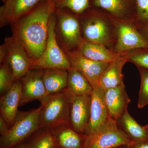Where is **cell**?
Listing matches in <instances>:
<instances>
[{
  "label": "cell",
  "instance_id": "14",
  "mask_svg": "<svg viewBox=\"0 0 148 148\" xmlns=\"http://www.w3.org/2000/svg\"><path fill=\"white\" fill-rule=\"evenodd\" d=\"M43 0H7L0 7L1 28L11 25Z\"/></svg>",
  "mask_w": 148,
  "mask_h": 148
},
{
  "label": "cell",
  "instance_id": "23",
  "mask_svg": "<svg viewBox=\"0 0 148 148\" xmlns=\"http://www.w3.org/2000/svg\"><path fill=\"white\" fill-rule=\"evenodd\" d=\"M119 128L134 142L148 140V131L126 110L116 121Z\"/></svg>",
  "mask_w": 148,
  "mask_h": 148
},
{
  "label": "cell",
  "instance_id": "37",
  "mask_svg": "<svg viewBox=\"0 0 148 148\" xmlns=\"http://www.w3.org/2000/svg\"><path fill=\"white\" fill-rule=\"evenodd\" d=\"M53 148H59L57 147H53Z\"/></svg>",
  "mask_w": 148,
  "mask_h": 148
},
{
  "label": "cell",
  "instance_id": "38",
  "mask_svg": "<svg viewBox=\"0 0 148 148\" xmlns=\"http://www.w3.org/2000/svg\"><path fill=\"white\" fill-rule=\"evenodd\" d=\"M119 147H118L117 148H118ZM123 148V147H121V148ZM126 148H127V147H126Z\"/></svg>",
  "mask_w": 148,
  "mask_h": 148
},
{
  "label": "cell",
  "instance_id": "21",
  "mask_svg": "<svg viewBox=\"0 0 148 148\" xmlns=\"http://www.w3.org/2000/svg\"><path fill=\"white\" fill-rule=\"evenodd\" d=\"M68 70L48 69L43 70L42 80L49 95L64 91L68 82Z\"/></svg>",
  "mask_w": 148,
  "mask_h": 148
},
{
  "label": "cell",
  "instance_id": "20",
  "mask_svg": "<svg viewBox=\"0 0 148 148\" xmlns=\"http://www.w3.org/2000/svg\"><path fill=\"white\" fill-rule=\"evenodd\" d=\"M76 50L85 57L100 62H111L121 55L105 47L88 42L83 38Z\"/></svg>",
  "mask_w": 148,
  "mask_h": 148
},
{
  "label": "cell",
  "instance_id": "12",
  "mask_svg": "<svg viewBox=\"0 0 148 148\" xmlns=\"http://www.w3.org/2000/svg\"><path fill=\"white\" fill-rule=\"evenodd\" d=\"M91 94L73 96L70 98V125L80 134H84L90 119Z\"/></svg>",
  "mask_w": 148,
  "mask_h": 148
},
{
  "label": "cell",
  "instance_id": "11",
  "mask_svg": "<svg viewBox=\"0 0 148 148\" xmlns=\"http://www.w3.org/2000/svg\"><path fill=\"white\" fill-rule=\"evenodd\" d=\"M43 70L33 69L20 80L22 92L20 106L36 100L41 102L49 95L42 80Z\"/></svg>",
  "mask_w": 148,
  "mask_h": 148
},
{
  "label": "cell",
  "instance_id": "18",
  "mask_svg": "<svg viewBox=\"0 0 148 148\" xmlns=\"http://www.w3.org/2000/svg\"><path fill=\"white\" fill-rule=\"evenodd\" d=\"M50 130L59 148H84L86 136L74 130L69 125L64 124Z\"/></svg>",
  "mask_w": 148,
  "mask_h": 148
},
{
  "label": "cell",
  "instance_id": "7",
  "mask_svg": "<svg viewBox=\"0 0 148 148\" xmlns=\"http://www.w3.org/2000/svg\"><path fill=\"white\" fill-rule=\"evenodd\" d=\"M133 143L120 129L116 121L109 116L96 132L86 136L84 148H115Z\"/></svg>",
  "mask_w": 148,
  "mask_h": 148
},
{
  "label": "cell",
  "instance_id": "15",
  "mask_svg": "<svg viewBox=\"0 0 148 148\" xmlns=\"http://www.w3.org/2000/svg\"><path fill=\"white\" fill-rule=\"evenodd\" d=\"M108 117L104 90L99 87L93 88L91 94L90 119L84 135L87 136L95 133Z\"/></svg>",
  "mask_w": 148,
  "mask_h": 148
},
{
  "label": "cell",
  "instance_id": "27",
  "mask_svg": "<svg viewBox=\"0 0 148 148\" xmlns=\"http://www.w3.org/2000/svg\"><path fill=\"white\" fill-rule=\"evenodd\" d=\"M127 62H130L137 68L148 70V48H141L130 51L124 54Z\"/></svg>",
  "mask_w": 148,
  "mask_h": 148
},
{
  "label": "cell",
  "instance_id": "10",
  "mask_svg": "<svg viewBox=\"0 0 148 148\" xmlns=\"http://www.w3.org/2000/svg\"><path fill=\"white\" fill-rule=\"evenodd\" d=\"M4 43L8 49V56L6 60L12 69L14 81L20 80L32 69V59L13 36L6 37Z\"/></svg>",
  "mask_w": 148,
  "mask_h": 148
},
{
  "label": "cell",
  "instance_id": "5",
  "mask_svg": "<svg viewBox=\"0 0 148 148\" xmlns=\"http://www.w3.org/2000/svg\"><path fill=\"white\" fill-rule=\"evenodd\" d=\"M55 24L54 12L49 19L48 36L45 49L39 58L32 61L31 70L64 69L68 70L71 69V64L66 53L59 46L56 40Z\"/></svg>",
  "mask_w": 148,
  "mask_h": 148
},
{
  "label": "cell",
  "instance_id": "3",
  "mask_svg": "<svg viewBox=\"0 0 148 148\" xmlns=\"http://www.w3.org/2000/svg\"><path fill=\"white\" fill-rule=\"evenodd\" d=\"M41 109L40 106L31 110L18 111L13 125L6 134L1 135L0 148H13L42 128Z\"/></svg>",
  "mask_w": 148,
  "mask_h": 148
},
{
  "label": "cell",
  "instance_id": "32",
  "mask_svg": "<svg viewBox=\"0 0 148 148\" xmlns=\"http://www.w3.org/2000/svg\"><path fill=\"white\" fill-rule=\"evenodd\" d=\"M10 128L5 120L1 116H0V134L3 135L6 134Z\"/></svg>",
  "mask_w": 148,
  "mask_h": 148
},
{
  "label": "cell",
  "instance_id": "26",
  "mask_svg": "<svg viewBox=\"0 0 148 148\" xmlns=\"http://www.w3.org/2000/svg\"><path fill=\"white\" fill-rule=\"evenodd\" d=\"M14 82L13 72L8 61L5 60L0 66V93L1 96L10 89Z\"/></svg>",
  "mask_w": 148,
  "mask_h": 148
},
{
  "label": "cell",
  "instance_id": "24",
  "mask_svg": "<svg viewBox=\"0 0 148 148\" xmlns=\"http://www.w3.org/2000/svg\"><path fill=\"white\" fill-rule=\"evenodd\" d=\"M29 148H53L56 147L55 141L50 130L42 127L30 138Z\"/></svg>",
  "mask_w": 148,
  "mask_h": 148
},
{
  "label": "cell",
  "instance_id": "19",
  "mask_svg": "<svg viewBox=\"0 0 148 148\" xmlns=\"http://www.w3.org/2000/svg\"><path fill=\"white\" fill-rule=\"evenodd\" d=\"M127 62L124 54L111 61L101 75L98 87L106 90L124 84L122 69Z\"/></svg>",
  "mask_w": 148,
  "mask_h": 148
},
{
  "label": "cell",
  "instance_id": "25",
  "mask_svg": "<svg viewBox=\"0 0 148 148\" xmlns=\"http://www.w3.org/2000/svg\"><path fill=\"white\" fill-rule=\"evenodd\" d=\"M55 8L80 14L90 7V0H50Z\"/></svg>",
  "mask_w": 148,
  "mask_h": 148
},
{
  "label": "cell",
  "instance_id": "9",
  "mask_svg": "<svg viewBox=\"0 0 148 148\" xmlns=\"http://www.w3.org/2000/svg\"><path fill=\"white\" fill-rule=\"evenodd\" d=\"M71 68L80 72L93 88L98 87L101 75L110 62L93 61L81 54L76 49L64 51Z\"/></svg>",
  "mask_w": 148,
  "mask_h": 148
},
{
  "label": "cell",
  "instance_id": "13",
  "mask_svg": "<svg viewBox=\"0 0 148 148\" xmlns=\"http://www.w3.org/2000/svg\"><path fill=\"white\" fill-rule=\"evenodd\" d=\"M90 7L101 9L116 19L135 21L134 0H90Z\"/></svg>",
  "mask_w": 148,
  "mask_h": 148
},
{
  "label": "cell",
  "instance_id": "2",
  "mask_svg": "<svg viewBox=\"0 0 148 148\" xmlns=\"http://www.w3.org/2000/svg\"><path fill=\"white\" fill-rule=\"evenodd\" d=\"M77 16L84 40L112 50L116 41L115 18L93 7Z\"/></svg>",
  "mask_w": 148,
  "mask_h": 148
},
{
  "label": "cell",
  "instance_id": "1",
  "mask_svg": "<svg viewBox=\"0 0 148 148\" xmlns=\"http://www.w3.org/2000/svg\"><path fill=\"white\" fill-rule=\"evenodd\" d=\"M55 12L50 0H43L11 25L12 36L23 46L32 61L39 58L45 49L49 19Z\"/></svg>",
  "mask_w": 148,
  "mask_h": 148
},
{
  "label": "cell",
  "instance_id": "16",
  "mask_svg": "<svg viewBox=\"0 0 148 148\" xmlns=\"http://www.w3.org/2000/svg\"><path fill=\"white\" fill-rule=\"evenodd\" d=\"M22 92L21 81L14 82L12 86L0 98L1 116L5 120L10 128L13 125L18 112Z\"/></svg>",
  "mask_w": 148,
  "mask_h": 148
},
{
  "label": "cell",
  "instance_id": "17",
  "mask_svg": "<svg viewBox=\"0 0 148 148\" xmlns=\"http://www.w3.org/2000/svg\"><path fill=\"white\" fill-rule=\"evenodd\" d=\"M103 90L109 116L117 121L127 110L130 102L124 84Z\"/></svg>",
  "mask_w": 148,
  "mask_h": 148
},
{
  "label": "cell",
  "instance_id": "29",
  "mask_svg": "<svg viewBox=\"0 0 148 148\" xmlns=\"http://www.w3.org/2000/svg\"><path fill=\"white\" fill-rule=\"evenodd\" d=\"M137 25L148 23V0H134Z\"/></svg>",
  "mask_w": 148,
  "mask_h": 148
},
{
  "label": "cell",
  "instance_id": "34",
  "mask_svg": "<svg viewBox=\"0 0 148 148\" xmlns=\"http://www.w3.org/2000/svg\"><path fill=\"white\" fill-rule=\"evenodd\" d=\"M13 148H29V144L28 143H23L17 145V146H15V147Z\"/></svg>",
  "mask_w": 148,
  "mask_h": 148
},
{
  "label": "cell",
  "instance_id": "28",
  "mask_svg": "<svg viewBox=\"0 0 148 148\" xmlns=\"http://www.w3.org/2000/svg\"><path fill=\"white\" fill-rule=\"evenodd\" d=\"M138 69L141 78L138 107L142 108L148 104V70L141 68Z\"/></svg>",
  "mask_w": 148,
  "mask_h": 148
},
{
  "label": "cell",
  "instance_id": "4",
  "mask_svg": "<svg viewBox=\"0 0 148 148\" xmlns=\"http://www.w3.org/2000/svg\"><path fill=\"white\" fill-rule=\"evenodd\" d=\"M70 98L64 90L49 95L41 101L40 121L42 127L50 129L62 125H70Z\"/></svg>",
  "mask_w": 148,
  "mask_h": 148
},
{
  "label": "cell",
  "instance_id": "22",
  "mask_svg": "<svg viewBox=\"0 0 148 148\" xmlns=\"http://www.w3.org/2000/svg\"><path fill=\"white\" fill-rule=\"evenodd\" d=\"M68 72V82L65 90L70 97L92 94L93 88L80 72L73 68Z\"/></svg>",
  "mask_w": 148,
  "mask_h": 148
},
{
  "label": "cell",
  "instance_id": "35",
  "mask_svg": "<svg viewBox=\"0 0 148 148\" xmlns=\"http://www.w3.org/2000/svg\"><path fill=\"white\" fill-rule=\"evenodd\" d=\"M145 128L147 129V130L148 131V125H146L145 126Z\"/></svg>",
  "mask_w": 148,
  "mask_h": 148
},
{
  "label": "cell",
  "instance_id": "6",
  "mask_svg": "<svg viewBox=\"0 0 148 148\" xmlns=\"http://www.w3.org/2000/svg\"><path fill=\"white\" fill-rule=\"evenodd\" d=\"M55 34L58 44L64 51L76 49L82 38L77 14L64 10H55Z\"/></svg>",
  "mask_w": 148,
  "mask_h": 148
},
{
  "label": "cell",
  "instance_id": "8",
  "mask_svg": "<svg viewBox=\"0 0 148 148\" xmlns=\"http://www.w3.org/2000/svg\"><path fill=\"white\" fill-rule=\"evenodd\" d=\"M116 41L112 50L123 55L130 51L148 48V42L143 37L135 21L116 19Z\"/></svg>",
  "mask_w": 148,
  "mask_h": 148
},
{
  "label": "cell",
  "instance_id": "31",
  "mask_svg": "<svg viewBox=\"0 0 148 148\" xmlns=\"http://www.w3.org/2000/svg\"><path fill=\"white\" fill-rule=\"evenodd\" d=\"M127 148H148V140L134 142Z\"/></svg>",
  "mask_w": 148,
  "mask_h": 148
},
{
  "label": "cell",
  "instance_id": "30",
  "mask_svg": "<svg viewBox=\"0 0 148 148\" xmlns=\"http://www.w3.org/2000/svg\"><path fill=\"white\" fill-rule=\"evenodd\" d=\"M8 49L4 43L0 47V63L2 64L6 60L8 56Z\"/></svg>",
  "mask_w": 148,
  "mask_h": 148
},
{
  "label": "cell",
  "instance_id": "36",
  "mask_svg": "<svg viewBox=\"0 0 148 148\" xmlns=\"http://www.w3.org/2000/svg\"><path fill=\"white\" fill-rule=\"evenodd\" d=\"M3 1V3H5L6 1L7 0H2Z\"/></svg>",
  "mask_w": 148,
  "mask_h": 148
},
{
  "label": "cell",
  "instance_id": "33",
  "mask_svg": "<svg viewBox=\"0 0 148 148\" xmlns=\"http://www.w3.org/2000/svg\"><path fill=\"white\" fill-rule=\"evenodd\" d=\"M141 34L148 42V23L143 25H137Z\"/></svg>",
  "mask_w": 148,
  "mask_h": 148
}]
</instances>
